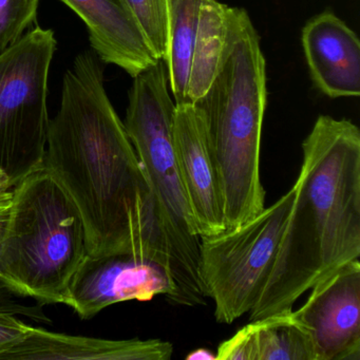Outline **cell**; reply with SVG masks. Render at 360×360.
I'll return each instance as SVG.
<instances>
[{
    "mask_svg": "<svg viewBox=\"0 0 360 360\" xmlns=\"http://www.w3.org/2000/svg\"><path fill=\"white\" fill-rule=\"evenodd\" d=\"M98 60L83 52L65 73L44 165L79 210L89 256L139 255L161 263L172 279L155 199Z\"/></svg>",
    "mask_w": 360,
    "mask_h": 360,
    "instance_id": "6da1fadb",
    "label": "cell"
},
{
    "mask_svg": "<svg viewBox=\"0 0 360 360\" xmlns=\"http://www.w3.org/2000/svg\"><path fill=\"white\" fill-rule=\"evenodd\" d=\"M302 151L294 201L250 321L292 309L301 295L359 259V129L320 115Z\"/></svg>",
    "mask_w": 360,
    "mask_h": 360,
    "instance_id": "7a4b0ae2",
    "label": "cell"
},
{
    "mask_svg": "<svg viewBox=\"0 0 360 360\" xmlns=\"http://www.w3.org/2000/svg\"><path fill=\"white\" fill-rule=\"evenodd\" d=\"M203 111L218 174L226 229L265 208L260 178L261 136L267 104L266 63L248 12L229 7L226 50Z\"/></svg>",
    "mask_w": 360,
    "mask_h": 360,
    "instance_id": "3957f363",
    "label": "cell"
},
{
    "mask_svg": "<svg viewBox=\"0 0 360 360\" xmlns=\"http://www.w3.org/2000/svg\"><path fill=\"white\" fill-rule=\"evenodd\" d=\"M88 256L81 214L43 164L14 187L0 241V278L41 305L64 303Z\"/></svg>",
    "mask_w": 360,
    "mask_h": 360,
    "instance_id": "277c9868",
    "label": "cell"
},
{
    "mask_svg": "<svg viewBox=\"0 0 360 360\" xmlns=\"http://www.w3.org/2000/svg\"><path fill=\"white\" fill-rule=\"evenodd\" d=\"M124 122L155 199L167 242L176 288L174 304H204L199 279L201 237L191 216L174 151L176 103L165 60L134 77Z\"/></svg>",
    "mask_w": 360,
    "mask_h": 360,
    "instance_id": "5b68a950",
    "label": "cell"
},
{
    "mask_svg": "<svg viewBox=\"0 0 360 360\" xmlns=\"http://www.w3.org/2000/svg\"><path fill=\"white\" fill-rule=\"evenodd\" d=\"M56 44L53 31L35 27L0 54V170L14 186L44 164Z\"/></svg>",
    "mask_w": 360,
    "mask_h": 360,
    "instance_id": "8992f818",
    "label": "cell"
},
{
    "mask_svg": "<svg viewBox=\"0 0 360 360\" xmlns=\"http://www.w3.org/2000/svg\"><path fill=\"white\" fill-rule=\"evenodd\" d=\"M295 197L292 186L277 202L239 226L202 237L199 279L214 303L219 323L250 313L271 271Z\"/></svg>",
    "mask_w": 360,
    "mask_h": 360,
    "instance_id": "52a82bcc",
    "label": "cell"
},
{
    "mask_svg": "<svg viewBox=\"0 0 360 360\" xmlns=\"http://www.w3.org/2000/svg\"><path fill=\"white\" fill-rule=\"evenodd\" d=\"M158 295L172 303L176 295L161 263L134 254L88 256L73 276L64 304L87 320L115 303L149 301Z\"/></svg>",
    "mask_w": 360,
    "mask_h": 360,
    "instance_id": "ba28073f",
    "label": "cell"
},
{
    "mask_svg": "<svg viewBox=\"0 0 360 360\" xmlns=\"http://www.w3.org/2000/svg\"><path fill=\"white\" fill-rule=\"evenodd\" d=\"M292 311L311 335L316 360H360V263L351 261L311 288Z\"/></svg>",
    "mask_w": 360,
    "mask_h": 360,
    "instance_id": "9c48e42d",
    "label": "cell"
},
{
    "mask_svg": "<svg viewBox=\"0 0 360 360\" xmlns=\"http://www.w3.org/2000/svg\"><path fill=\"white\" fill-rule=\"evenodd\" d=\"M172 134L179 172L200 237L223 233L226 226L222 195L199 105H176Z\"/></svg>",
    "mask_w": 360,
    "mask_h": 360,
    "instance_id": "30bf717a",
    "label": "cell"
},
{
    "mask_svg": "<svg viewBox=\"0 0 360 360\" xmlns=\"http://www.w3.org/2000/svg\"><path fill=\"white\" fill-rule=\"evenodd\" d=\"M303 51L315 87L330 98L360 96V41L330 11L311 18L301 33Z\"/></svg>",
    "mask_w": 360,
    "mask_h": 360,
    "instance_id": "8fae6325",
    "label": "cell"
},
{
    "mask_svg": "<svg viewBox=\"0 0 360 360\" xmlns=\"http://www.w3.org/2000/svg\"><path fill=\"white\" fill-rule=\"evenodd\" d=\"M87 27L101 62L123 69L134 79L158 62L123 0H60Z\"/></svg>",
    "mask_w": 360,
    "mask_h": 360,
    "instance_id": "7c38bea8",
    "label": "cell"
},
{
    "mask_svg": "<svg viewBox=\"0 0 360 360\" xmlns=\"http://www.w3.org/2000/svg\"><path fill=\"white\" fill-rule=\"evenodd\" d=\"M174 345L160 339L109 340L29 326L25 338L0 360H169Z\"/></svg>",
    "mask_w": 360,
    "mask_h": 360,
    "instance_id": "4fadbf2b",
    "label": "cell"
},
{
    "mask_svg": "<svg viewBox=\"0 0 360 360\" xmlns=\"http://www.w3.org/2000/svg\"><path fill=\"white\" fill-rule=\"evenodd\" d=\"M229 20V6L219 3L218 0L204 1L191 51L183 103L197 104L214 83L226 50Z\"/></svg>",
    "mask_w": 360,
    "mask_h": 360,
    "instance_id": "5bb4252c",
    "label": "cell"
},
{
    "mask_svg": "<svg viewBox=\"0 0 360 360\" xmlns=\"http://www.w3.org/2000/svg\"><path fill=\"white\" fill-rule=\"evenodd\" d=\"M205 0H167L168 83L174 103L184 102L193 41Z\"/></svg>",
    "mask_w": 360,
    "mask_h": 360,
    "instance_id": "9a60e30c",
    "label": "cell"
},
{
    "mask_svg": "<svg viewBox=\"0 0 360 360\" xmlns=\"http://www.w3.org/2000/svg\"><path fill=\"white\" fill-rule=\"evenodd\" d=\"M257 360H316L311 335L292 309L254 321Z\"/></svg>",
    "mask_w": 360,
    "mask_h": 360,
    "instance_id": "2e32d148",
    "label": "cell"
},
{
    "mask_svg": "<svg viewBox=\"0 0 360 360\" xmlns=\"http://www.w3.org/2000/svg\"><path fill=\"white\" fill-rule=\"evenodd\" d=\"M158 60L168 50L167 0H123Z\"/></svg>",
    "mask_w": 360,
    "mask_h": 360,
    "instance_id": "e0dca14e",
    "label": "cell"
},
{
    "mask_svg": "<svg viewBox=\"0 0 360 360\" xmlns=\"http://www.w3.org/2000/svg\"><path fill=\"white\" fill-rule=\"evenodd\" d=\"M41 0H0V54L37 24Z\"/></svg>",
    "mask_w": 360,
    "mask_h": 360,
    "instance_id": "ac0fdd59",
    "label": "cell"
},
{
    "mask_svg": "<svg viewBox=\"0 0 360 360\" xmlns=\"http://www.w3.org/2000/svg\"><path fill=\"white\" fill-rule=\"evenodd\" d=\"M257 360L254 321L246 324L218 347L216 360Z\"/></svg>",
    "mask_w": 360,
    "mask_h": 360,
    "instance_id": "d6986e66",
    "label": "cell"
},
{
    "mask_svg": "<svg viewBox=\"0 0 360 360\" xmlns=\"http://www.w3.org/2000/svg\"><path fill=\"white\" fill-rule=\"evenodd\" d=\"M16 316L0 309V355L20 343L28 333V324Z\"/></svg>",
    "mask_w": 360,
    "mask_h": 360,
    "instance_id": "ffe728a7",
    "label": "cell"
},
{
    "mask_svg": "<svg viewBox=\"0 0 360 360\" xmlns=\"http://www.w3.org/2000/svg\"><path fill=\"white\" fill-rule=\"evenodd\" d=\"M14 187L15 186L9 176L3 170H0V212L11 206Z\"/></svg>",
    "mask_w": 360,
    "mask_h": 360,
    "instance_id": "44dd1931",
    "label": "cell"
},
{
    "mask_svg": "<svg viewBox=\"0 0 360 360\" xmlns=\"http://www.w3.org/2000/svg\"><path fill=\"white\" fill-rule=\"evenodd\" d=\"M12 290L6 283L5 280L0 278V309H8L11 304Z\"/></svg>",
    "mask_w": 360,
    "mask_h": 360,
    "instance_id": "7402d4cb",
    "label": "cell"
},
{
    "mask_svg": "<svg viewBox=\"0 0 360 360\" xmlns=\"http://www.w3.org/2000/svg\"><path fill=\"white\" fill-rule=\"evenodd\" d=\"M187 360H216V354L210 349H198L187 355Z\"/></svg>",
    "mask_w": 360,
    "mask_h": 360,
    "instance_id": "603a6c76",
    "label": "cell"
},
{
    "mask_svg": "<svg viewBox=\"0 0 360 360\" xmlns=\"http://www.w3.org/2000/svg\"><path fill=\"white\" fill-rule=\"evenodd\" d=\"M9 210L10 208H8V210L0 212V241H1L4 231H5L6 225H7L8 217H9Z\"/></svg>",
    "mask_w": 360,
    "mask_h": 360,
    "instance_id": "cb8c5ba5",
    "label": "cell"
}]
</instances>
